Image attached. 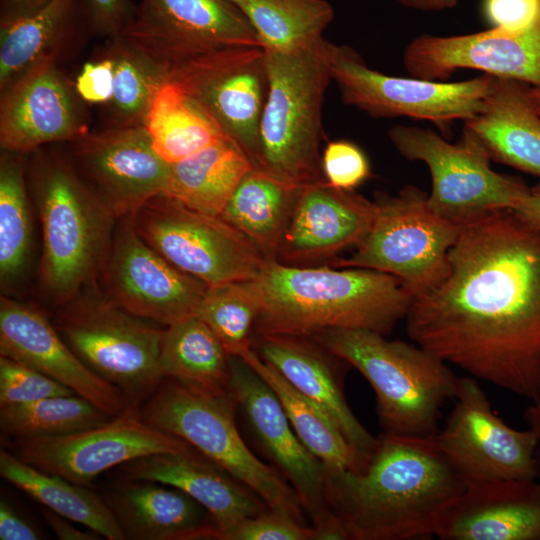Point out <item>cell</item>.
I'll list each match as a JSON object with an SVG mask.
<instances>
[{"mask_svg":"<svg viewBox=\"0 0 540 540\" xmlns=\"http://www.w3.org/2000/svg\"><path fill=\"white\" fill-rule=\"evenodd\" d=\"M532 91H533L534 101H535L538 109L540 110V88L539 87H533Z\"/></svg>","mask_w":540,"mask_h":540,"instance_id":"cell-53","label":"cell"},{"mask_svg":"<svg viewBox=\"0 0 540 540\" xmlns=\"http://www.w3.org/2000/svg\"><path fill=\"white\" fill-rule=\"evenodd\" d=\"M164 75L197 56L234 46L260 47L230 0H137L119 34Z\"/></svg>","mask_w":540,"mask_h":540,"instance_id":"cell-14","label":"cell"},{"mask_svg":"<svg viewBox=\"0 0 540 540\" xmlns=\"http://www.w3.org/2000/svg\"><path fill=\"white\" fill-rule=\"evenodd\" d=\"M229 391L256 441L296 492L314 539H337L340 528L325 501L326 468L296 435L272 388L240 357L230 356Z\"/></svg>","mask_w":540,"mask_h":540,"instance_id":"cell-16","label":"cell"},{"mask_svg":"<svg viewBox=\"0 0 540 540\" xmlns=\"http://www.w3.org/2000/svg\"><path fill=\"white\" fill-rule=\"evenodd\" d=\"M0 354L19 361L117 416L130 403L122 391L93 372L39 309L0 297Z\"/></svg>","mask_w":540,"mask_h":540,"instance_id":"cell-22","label":"cell"},{"mask_svg":"<svg viewBox=\"0 0 540 540\" xmlns=\"http://www.w3.org/2000/svg\"><path fill=\"white\" fill-rule=\"evenodd\" d=\"M242 358L274 391L301 442L327 471H360L368 456L355 448L332 418L291 385L252 348Z\"/></svg>","mask_w":540,"mask_h":540,"instance_id":"cell-32","label":"cell"},{"mask_svg":"<svg viewBox=\"0 0 540 540\" xmlns=\"http://www.w3.org/2000/svg\"><path fill=\"white\" fill-rule=\"evenodd\" d=\"M193 449L185 441L146 423L137 403H130L110 421L94 428L15 442V455L21 460L81 486L119 464L156 453Z\"/></svg>","mask_w":540,"mask_h":540,"instance_id":"cell-17","label":"cell"},{"mask_svg":"<svg viewBox=\"0 0 540 540\" xmlns=\"http://www.w3.org/2000/svg\"><path fill=\"white\" fill-rule=\"evenodd\" d=\"M133 215L117 220L101 274L105 296L121 309L165 326L194 315L208 286L145 242Z\"/></svg>","mask_w":540,"mask_h":540,"instance_id":"cell-19","label":"cell"},{"mask_svg":"<svg viewBox=\"0 0 540 540\" xmlns=\"http://www.w3.org/2000/svg\"><path fill=\"white\" fill-rule=\"evenodd\" d=\"M263 50H292L323 38L334 19L327 0H240L235 4Z\"/></svg>","mask_w":540,"mask_h":540,"instance_id":"cell-37","label":"cell"},{"mask_svg":"<svg viewBox=\"0 0 540 540\" xmlns=\"http://www.w3.org/2000/svg\"><path fill=\"white\" fill-rule=\"evenodd\" d=\"M482 12L491 28L509 33L540 25V0H483Z\"/></svg>","mask_w":540,"mask_h":540,"instance_id":"cell-44","label":"cell"},{"mask_svg":"<svg viewBox=\"0 0 540 540\" xmlns=\"http://www.w3.org/2000/svg\"><path fill=\"white\" fill-rule=\"evenodd\" d=\"M31 153L29 184L42 232L39 278L46 297L60 307L96 286L117 219L79 178L67 154L42 148Z\"/></svg>","mask_w":540,"mask_h":540,"instance_id":"cell-4","label":"cell"},{"mask_svg":"<svg viewBox=\"0 0 540 540\" xmlns=\"http://www.w3.org/2000/svg\"><path fill=\"white\" fill-rule=\"evenodd\" d=\"M41 534L5 500L0 501V540H39Z\"/></svg>","mask_w":540,"mask_h":540,"instance_id":"cell-47","label":"cell"},{"mask_svg":"<svg viewBox=\"0 0 540 540\" xmlns=\"http://www.w3.org/2000/svg\"><path fill=\"white\" fill-rule=\"evenodd\" d=\"M524 419L538 437L537 458L540 466V397L526 409Z\"/></svg>","mask_w":540,"mask_h":540,"instance_id":"cell-52","label":"cell"},{"mask_svg":"<svg viewBox=\"0 0 540 540\" xmlns=\"http://www.w3.org/2000/svg\"><path fill=\"white\" fill-rule=\"evenodd\" d=\"M312 526L303 525L288 515L268 510L218 529L217 540H310Z\"/></svg>","mask_w":540,"mask_h":540,"instance_id":"cell-42","label":"cell"},{"mask_svg":"<svg viewBox=\"0 0 540 540\" xmlns=\"http://www.w3.org/2000/svg\"><path fill=\"white\" fill-rule=\"evenodd\" d=\"M403 64L410 75L425 80L475 69L540 88V25L523 33L490 28L455 36L421 35L405 48Z\"/></svg>","mask_w":540,"mask_h":540,"instance_id":"cell-21","label":"cell"},{"mask_svg":"<svg viewBox=\"0 0 540 540\" xmlns=\"http://www.w3.org/2000/svg\"><path fill=\"white\" fill-rule=\"evenodd\" d=\"M256 335L313 337L331 328L390 334L412 296L394 276L365 268L301 267L266 260L252 279Z\"/></svg>","mask_w":540,"mask_h":540,"instance_id":"cell-3","label":"cell"},{"mask_svg":"<svg viewBox=\"0 0 540 540\" xmlns=\"http://www.w3.org/2000/svg\"><path fill=\"white\" fill-rule=\"evenodd\" d=\"M237 404L230 391L209 395L165 378L141 410L146 423L175 436L258 495L270 510L308 525L292 486L273 466L259 460L235 423Z\"/></svg>","mask_w":540,"mask_h":540,"instance_id":"cell-7","label":"cell"},{"mask_svg":"<svg viewBox=\"0 0 540 540\" xmlns=\"http://www.w3.org/2000/svg\"><path fill=\"white\" fill-rule=\"evenodd\" d=\"M58 61H40L0 91L1 150L29 154L89 132L84 101Z\"/></svg>","mask_w":540,"mask_h":540,"instance_id":"cell-20","label":"cell"},{"mask_svg":"<svg viewBox=\"0 0 540 540\" xmlns=\"http://www.w3.org/2000/svg\"><path fill=\"white\" fill-rule=\"evenodd\" d=\"M321 170L328 185L343 191H354L371 176L364 151L343 139L327 143L321 156Z\"/></svg>","mask_w":540,"mask_h":540,"instance_id":"cell-43","label":"cell"},{"mask_svg":"<svg viewBox=\"0 0 540 540\" xmlns=\"http://www.w3.org/2000/svg\"><path fill=\"white\" fill-rule=\"evenodd\" d=\"M304 186L286 181L262 167H253L235 189L221 217L241 231L266 260H276Z\"/></svg>","mask_w":540,"mask_h":540,"instance_id":"cell-30","label":"cell"},{"mask_svg":"<svg viewBox=\"0 0 540 540\" xmlns=\"http://www.w3.org/2000/svg\"><path fill=\"white\" fill-rule=\"evenodd\" d=\"M112 418L77 394L0 406L1 431L15 439L69 435L97 427Z\"/></svg>","mask_w":540,"mask_h":540,"instance_id":"cell-38","label":"cell"},{"mask_svg":"<svg viewBox=\"0 0 540 540\" xmlns=\"http://www.w3.org/2000/svg\"><path fill=\"white\" fill-rule=\"evenodd\" d=\"M539 112H540V110H539Z\"/></svg>","mask_w":540,"mask_h":540,"instance_id":"cell-54","label":"cell"},{"mask_svg":"<svg viewBox=\"0 0 540 540\" xmlns=\"http://www.w3.org/2000/svg\"><path fill=\"white\" fill-rule=\"evenodd\" d=\"M253 349L319 405L355 448L366 455L371 453L377 438L364 428L347 404L328 350L312 338L288 335H256Z\"/></svg>","mask_w":540,"mask_h":540,"instance_id":"cell-26","label":"cell"},{"mask_svg":"<svg viewBox=\"0 0 540 540\" xmlns=\"http://www.w3.org/2000/svg\"><path fill=\"white\" fill-rule=\"evenodd\" d=\"M0 474L54 513L110 540L126 539L110 505L84 486L41 471L4 448Z\"/></svg>","mask_w":540,"mask_h":540,"instance_id":"cell-34","label":"cell"},{"mask_svg":"<svg viewBox=\"0 0 540 540\" xmlns=\"http://www.w3.org/2000/svg\"><path fill=\"white\" fill-rule=\"evenodd\" d=\"M156 482L132 483L114 496L112 508L126 539H214L210 513L181 490Z\"/></svg>","mask_w":540,"mask_h":540,"instance_id":"cell-28","label":"cell"},{"mask_svg":"<svg viewBox=\"0 0 540 540\" xmlns=\"http://www.w3.org/2000/svg\"><path fill=\"white\" fill-rule=\"evenodd\" d=\"M84 26L90 28L84 0H51L0 25V91L40 61L60 58L65 43Z\"/></svg>","mask_w":540,"mask_h":540,"instance_id":"cell-29","label":"cell"},{"mask_svg":"<svg viewBox=\"0 0 540 540\" xmlns=\"http://www.w3.org/2000/svg\"><path fill=\"white\" fill-rule=\"evenodd\" d=\"M510 210L530 225L540 229V181L529 187L527 193Z\"/></svg>","mask_w":540,"mask_h":540,"instance_id":"cell-50","label":"cell"},{"mask_svg":"<svg viewBox=\"0 0 540 540\" xmlns=\"http://www.w3.org/2000/svg\"><path fill=\"white\" fill-rule=\"evenodd\" d=\"M533 86L494 77L483 108L464 122L492 161L540 177V112Z\"/></svg>","mask_w":540,"mask_h":540,"instance_id":"cell-27","label":"cell"},{"mask_svg":"<svg viewBox=\"0 0 540 540\" xmlns=\"http://www.w3.org/2000/svg\"><path fill=\"white\" fill-rule=\"evenodd\" d=\"M133 217L145 242L207 286L252 280L266 262L259 249L221 216L191 209L167 195L152 198Z\"/></svg>","mask_w":540,"mask_h":540,"instance_id":"cell-11","label":"cell"},{"mask_svg":"<svg viewBox=\"0 0 540 540\" xmlns=\"http://www.w3.org/2000/svg\"><path fill=\"white\" fill-rule=\"evenodd\" d=\"M427 196L412 185L396 195L381 194L355 252L334 265L390 274L412 297L437 286L448 273V255L463 227L436 214Z\"/></svg>","mask_w":540,"mask_h":540,"instance_id":"cell-8","label":"cell"},{"mask_svg":"<svg viewBox=\"0 0 540 540\" xmlns=\"http://www.w3.org/2000/svg\"><path fill=\"white\" fill-rule=\"evenodd\" d=\"M335 46L323 37L292 50H263L268 89L259 123L260 167L295 184L323 179L322 106Z\"/></svg>","mask_w":540,"mask_h":540,"instance_id":"cell-6","label":"cell"},{"mask_svg":"<svg viewBox=\"0 0 540 540\" xmlns=\"http://www.w3.org/2000/svg\"><path fill=\"white\" fill-rule=\"evenodd\" d=\"M126 472L134 480L156 482L186 493L210 513L216 531L270 510L251 489L195 449L139 458L129 462Z\"/></svg>","mask_w":540,"mask_h":540,"instance_id":"cell-25","label":"cell"},{"mask_svg":"<svg viewBox=\"0 0 540 540\" xmlns=\"http://www.w3.org/2000/svg\"><path fill=\"white\" fill-rule=\"evenodd\" d=\"M74 83L84 102L108 103L114 88V61L110 54L105 50L98 60L85 63Z\"/></svg>","mask_w":540,"mask_h":540,"instance_id":"cell-45","label":"cell"},{"mask_svg":"<svg viewBox=\"0 0 540 540\" xmlns=\"http://www.w3.org/2000/svg\"><path fill=\"white\" fill-rule=\"evenodd\" d=\"M143 127L154 151L169 164L227 137L203 108L168 81L159 88Z\"/></svg>","mask_w":540,"mask_h":540,"instance_id":"cell-35","label":"cell"},{"mask_svg":"<svg viewBox=\"0 0 540 540\" xmlns=\"http://www.w3.org/2000/svg\"><path fill=\"white\" fill-rule=\"evenodd\" d=\"M311 338L370 383L384 433L424 438L439 431L441 409L459 383L447 362L417 344L365 329L331 328Z\"/></svg>","mask_w":540,"mask_h":540,"instance_id":"cell-5","label":"cell"},{"mask_svg":"<svg viewBox=\"0 0 540 540\" xmlns=\"http://www.w3.org/2000/svg\"><path fill=\"white\" fill-rule=\"evenodd\" d=\"M259 311L253 280L208 286L195 315L217 335L230 356L253 348L252 333Z\"/></svg>","mask_w":540,"mask_h":540,"instance_id":"cell-40","label":"cell"},{"mask_svg":"<svg viewBox=\"0 0 540 540\" xmlns=\"http://www.w3.org/2000/svg\"><path fill=\"white\" fill-rule=\"evenodd\" d=\"M254 167L229 137L170 164L166 195L183 205L221 216L243 177Z\"/></svg>","mask_w":540,"mask_h":540,"instance_id":"cell-31","label":"cell"},{"mask_svg":"<svg viewBox=\"0 0 540 540\" xmlns=\"http://www.w3.org/2000/svg\"><path fill=\"white\" fill-rule=\"evenodd\" d=\"M51 0H0V25L21 19L39 10Z\"/></svg>","mask_w":540,"mask_h":540,"instance_id":"cell-49","label":"cell"},{"mask_svg":"<svg viewBox=\"0 0 540 540\" xmlns=\"http://www.w3.org/2000/svg\"><path fill=\"white\" fill-rule=\"evenodd\" d=\"M455 406L436 444L465 485L535 480L540 472L538 437L508 426L492 409L474 377H460Z\"/></svg>","mask_w":540,"mask_h":540,"instance_id":"cell-13","label":"cell"},{"mask_svg":"<svg viewBox=\"0 0 540 540\" xmlns=\"http://www.w3.org/2000/svg\"><path fill=\"white\" fill-rule=\"evenodd\" d=\"M464 487L434 436L383 433L360 471L326 470L325 501L347 540L429 539Z\"/></svg>","mask_w":540,"mask_h":540,"instance_id":"cell-2","label":"cell"},{"mask_svg":"<svg viewBox=\"0 0 540 540\" xmlns=\"http://www.w3.org/2000/svg\"><path fill=\"white\" fill-rule=\"evenodd\" d=\"M230 355L212 329L197 315L164 329L160 369L163 379L209 395L229 392Z\"/></svg>","mask_w":540,"mask_h":540,"instance_id":"cell-33","label":"cell"},{"mask_svg":"<svg viewBox=\"0 0 540 540\" xmlns=\"http://www.w3.org/2000/svg\"><path fill=\"white\" fill-rule=\"evenodd\" d=\"M445 278L413 297L417 345L476 379L540 397V229L510 209L463 226Z\"/></svg>","mask_w":540,"mask_h":540,"instance_id":"cell-1","label":"cell"},{"mask_svg":"<svg viewBox=\"0 0 540 540\" xmlns=\"http://www.w3.org/2000/svg\"><path fill=\"white\" fill-rule=\"evenodd\" d=\"M375 211V201L336 189L324 179L307 184L296 201L276 260L298 265L356 246L369 230Z\"/></svg>","mask_w":540,"mask_h":540,"instance_id":"cell-24","label":"cell"},{"mask_svg":"<svg viewBox=\"0 0 540 540\" xmlns=\"http://www.w3.org/2000/svg\"><path fill=\"white\" fill-rule=\"evenodd\" d=\"M332 80L342 101L373 118L408 117L434 123L450 135L451 123L474 118L483 108L494 76L440 82L386 75L370 68L348 45H336Z\"/></svg>","mask_w":540,"mask_h":540,"instance_id":"cell-12","label":"cell"},{"mask_svg":"<svg viewBox=\"0 0 540 540\" xmlns=\"http://www.w3.org/2000/svg\"><path fill=\"white\" fill-rule=\"evenodd\" d=\"M388 136L405 159L426 164L429 207L462 227L491 212L512 209L529 189L520 178L494 171L482 143L466 127L455 144L416 126H394Z\"/></svg>","mask_w":540,"mask_h":540,"instance_id":"cell-10","label":"cell"},{"mask_svg":"<svg viewBox=\"0 0 540 540\" xmlns=\"http://www.w3.org/2000/svg\"><path fill=\"white\" fill-rule=\"evenodd\" d=\"M90 29L108 39L118 36L131 20L135 4L131 0H84Z\"/></svg>","mask_w":540,"mask_h":540,"instance_id":"cell-46","label":"cell"},{"mask_svg":"<svg viewBox=\"0 0 540 540\" xmlns=\"http://www.w3.org/2000/svg\"><path fill=\"white\" fill-rule=\"evenodd\" d=\"M114 61V88L109 104L113 127L143 125L151 104L165 82L163 73L120 35L108 39Z\"/></svg>","mask_w":540,"mask_h":540,"instance_id":"cell-39","label":"cell"},{"mask_svg":"<svg viewBox=\"0 0 540 540\" xmlns=\"http://www.w3.org/2000/svg\"><path fill=\"white\" fill-rule=\"evenodd\" d=\"M404 7L418 11H442L454 8L459 0H396Z\"/></svg>","mask_w":540,"mask_h":540,"instance_id":"cell-51","label":"cell"},{"mask_svg":"<svg viewBox=\"0 0 540 540\" xmlns=\"http://www.w3.org/2000/svg\"><path fill=\"white\" fill-rule=\"evenodd\" d=\"M43 516L58 539L61 540H97L100 535L89 533L73 526L66 518L47 509Z\"/></svg>","mask_w":540,"mask_h":540,"instance_id":"cell-48","label":"cell"},{"mask_svg":"<svg viewBox=\"0 0 540 540\" xmlns=\"http://www.w3.org/2000/svg\"><path fill=\"white\" fill-rule=\"evenodd\" d=\"M433 533L442 540H540V484L465 485L439 513Z\"/></svg>","mask_w":540,"mask_h":540,"instance_id":"cell-23","label":"cell"},{"mask_svg":"<svg viewBox=\"0 0 540 540\" xmlns=\"http://www.w3.org/2000/svg\"><path fill=\"white\" fill-rule=\"evenodd\" d=\"M53 324L81 361L118 387L129 403L155 391L163 380L164 330L116 306L96 286L60 306Z\"/></svg>","mask_w":540,"mask_h":540,"instance_id":"cell-9","label":"cell"},{"mask_svg":"<svg viewBox=\"0 0 540 540\" xmlns=\"http://www.w3.org/2000/svg\"><path fill=\"white\" fill-rule=\"evenodd\" d=\"M69 143L77 175L117 220L166 195L170 164L154 151L143 125L107 126Z\"/></svg>","mask_w":540,"mask_h":540,"instance_id":"cell-18","label":"cell"},{"mask_svg":"<svg viewBox=\"0 0 540 540\" xmlns=\"http://www.w3.org/2000/svg\"><path fill=\"white\" fill-rule=\"evenodd\" d=\"M71 389L12 358L0 357V406L73 395Z\"/></svg>","mask_w":540,"mask_h":540,"instance_id":"cell-41","label":"cell"},{"mask_svg":"<svg viewBox=\"0 0 540 540\" xmlns=\"http://www.w3.org/2000/svg\"><path fill=\"white\" fill-rule=\"evenodd\" d=\"M218 124L224 134L261 166L259 123L268 79L265 53L234 46L192 58L165 75Z\"/></svg>","mask_w":540,"mask_h":540,"instance_id":"cell-15","label":"cell"},{"mask_svg":"<svg viewBox=\"0 0 540 540\" xmlns=\"http://www.w3.org/2000/svg\"><path fill=\"white\" fill-rule=\"evenodd\" d=\"M1 150L0 155V280L12 289L28 268L33 221L28 197L26 156Z\"/></svg>","mask_w":540,"mask_h":540,"instance_id":"cell-36","label":"cell"}]
</instances>
